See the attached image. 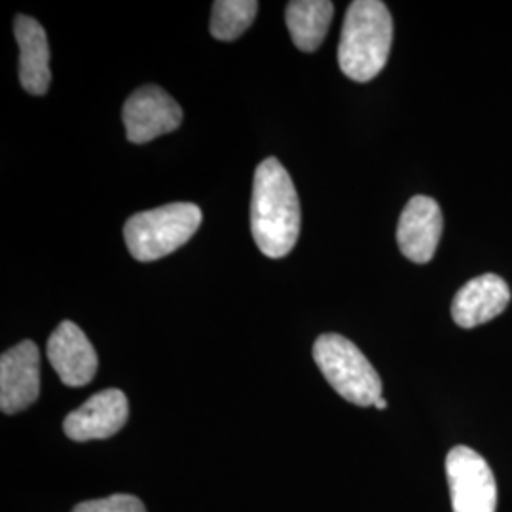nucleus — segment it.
Returning a JSON list of instances; mask_svg holds the SVG:
<instances>
[{
  "instance_id": "6e6552de",
  "label": "nucleus",
  "mask_w": 512,
  "mask_h": 512,
  "mask_svg": "<svg viewBox=\"0 0 512 512\" xmlns=\"http://www.w3.org/2000/svg\"><path fill=\"white\" fill-rule=\"evenodd\" d=\"M128 418V397L120 389H105L71 412L63 429L74 442L110 439L126 425Z\"/></svg>"
},
{
  "instance_id": "dca6fc26",
  "label": "nucleus",
  "mask_w": 512,
  "mask_h": 512,
  "mask_svg": "<svg viewBox=\"0 0 512 512\" xmlns=\"http://www.w3.org/2000/svg\"><path fill=\"white\" fill-rule=\"evenodd\" d=\"M374 406H376L378 410H385V408H387V401H385L384 397H382V399H378V401L374 403Z\"/></svg>"
},
{
  "instance_id": "9d476101",
  "label": "nucleus",
  "mask_w": 512,
  "mask_h": 512,
  "mask_svg": "<svg viewBox=\"0 0 512 512\" xmlns=\"http://www.w3.org/2000/svg\"><path fill=\"white\" fill-rule=\"evenodd\" d=\"M48 359L59 380L69 387L90 384L99 366L92 342L73 321H63L50 336Z\"/></svg>"
},
{
  "instance_id": "7ed1b4c3",
  "label": "nucleus",
  "mask_w": 512,
  "mask_h": 512,
  "mask_svg": "<svg viewBox=\"0 0 512 512\" xmlns=\"http://www.w3.org/2000/svg\"><path fill=\"white\" fill-rule=\"evenodd\" d=\"M202 209L194 203H167L129 217L124 238L139 262H154L188 243L202 224Z\"/></svg>"
},
{
  "instance_id": "20e7f679",
  "label": "nucleus",
  "mask_w": 512,
  "mask_h": 512,
  "mask_svg": "<svg viewBox=\"0 0 512 512\" xmlns=\"http://www.w3.org/2000/svg\"><path fill=\"white\" fill-rule=\"evenodd\" d=\"M313 359L334 391L348 403L374 406L382 399V380L374 366L348 338L323 334L313 346Z\"/></svg>"
},
{
  "instance_id": "f257e3e1",
  "label": "nucleus",
  "mask_w": 512,
  "mask_h": 512,
  "mask_svg": "<svg viewBox=\"0 0 512 512\" xmlns=\"http://www.w3.org/2000/svg\"><path fill=\"white\" fill-rule=\"evenodd\" d=\"M251 232L260 253L268 258L289 255L300 236V200L289 171L277 158L256 167Z\"/></svg>"
},
{
  "instance_id": "423d86ee",
  "label": "nucleus",
  "mask_w": 512,
  "mask_h": 512,
  "mask_svg": "<svg viewBox=\"0 0 512 512\" xmlns=\"http://www.w3.org/2000/svg\"><path fill=\"white\" fill-rule=\"evenodd\" d=\"M128 141L145 145L171 133L183 122L181 105L158 86H143L131 93L122 110Z\"/></svg>"
},
{
  "instance_id": "0eeeda50",
  "label": "nucleus",
  "mask_w": 512,
  "mask_h": 512,
  "mask_svg": "<svg viewBox=\"0 0 512 512\" xmlns=\"http://www.w3.org/2000/svg\"><path fill=\"white\" fill-rule=\"evenodd\" d=\"M40 395V353L37 344L23 340L2 353L0 359V408L18 414Z\"/></svg>"
},
{
  "instance_id": "f03ea898",
  "label": "nucleus",
  "mask_w": 512,
  "mask_h": 512,
  "mask_svg": "<svg viewBox=\"0 0 512 512\" xmlns=\"http://www.w3.org/2000/svg\"><path fill=\"white\" fill-rule=\"evenodd\" d=\"M393 42V19L380 0H355L349 4L338 63L342 73L355 82H370L382 73Z\"/></svg>"
},
{
  "instance_id": "39448f33",
  "label": "nucleus",
  "mask_w": 512,
  "mask_h": 512,
  "mask_svg": "<svg viewBox=\"0 0 512 512\" xmlns=\"http://www.w3.org/2000/svg\"><path fill=\"white\" fill-rule=\"evenodd\" d=\"M446 476L454 512H495V476L478 452L469 446H456L446 456Z\"/></svg>"
},
{
  "instance_id": "1a4fd4ad",
  "label": "nucleus",
  "mask_w": 512,
  "mask_h": 512,
  "mask_svg": "<svg viewBox=\"0 0 512 512\" xmlns=\"http://www.w3.org/2000/svg\"><path fill=\"white\" fill-rule=\"evenodd\" d=\"M442 226L439 203L429 196H414L399 219L397 241L401 253L416 264H427L437 253Z\"/></svg>"
},
{
  "instance_id": "9b49d317",
  "label": "nucleus",
  "mask_w": 512,
  "mask_h": 512,
  "mask_svg": "<svg viewBox=\"0 0 512 512\" xmlns=\"http://www.w3.org/2000/svg\"><path fill=\"white\" fill-rule=\"evenodd\" d=\"M511 302V289L499 275L484 274L459 289L452 317L461 329H475L501 315Z\"/></svg>"
},
{
  "instance_id": "f8f14e48",
  "label": "nucleus",
  "mask_w": 512,
  "mask_h": 512,
  "mask_svg": "<svg viewBox=\"0 0 512 512\" xmlns=\"http://www.w3.org/2000/svg\"><path fill=\"white\" fill-rule=\"evenodd\" d=\"M14 35L19 44V82L25 92L44 95L52 82L46 31L37 19L19 14L14 19Z\"/></svg>"
},
{
  "instance_id": "ddd939ff",
  "label": "nucleus",
  "mask_w": 512,
  "mask_h": 512,
  "mask_svg": "<svg viewBox=\"0 0 512 512\" xmlns=\"http://www.w3.org/2000/svg\"><path fill=\"white\" fill-rule=\"evenodd\" d=\"M334 16V4L329 0H293L287 4L285 19L293 44L311 54L315 52L329 31Z\"/></svg>"
},
{
  "instance_id": "2eb2a0df",
  "label": "nucleus",
  "mask_w": 512,
  "mask_h": 512,
  "mask_svg": "<svg viewBox=\"0 0 512 512\" xmlns=\"http://www.w3.org/2000/svg\"><path fill=\"white\" fill-rule=\"evenodd\" d=\"M73 512H147V509L135 495L114 494L105 499L84 501L76 505Z\"/></svg>"
},
{
  "instance_id": "4468645a",
  "label": "nucleus",
  "mask_w": 512,
  "mask_h": 512,
  "mask_svg": "<svg viewBox=\"0 0 512 512\" xmlns=\"http://www.w3.org/2000/svg\"><path fill=\"white\" fill-rule=\"evenodd\" d=\"M256 12L258 2L255 0H217L213 4L209 31L217 40L232 42L253 25Z\"/></svg>"
}]
</instances>
